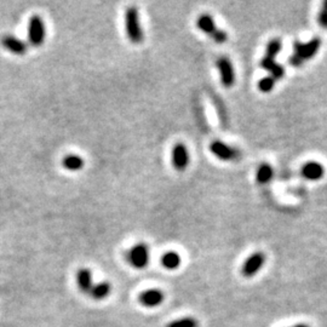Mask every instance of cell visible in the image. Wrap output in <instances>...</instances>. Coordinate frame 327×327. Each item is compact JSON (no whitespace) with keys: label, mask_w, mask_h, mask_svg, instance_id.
Listing matches in <instances>:
<instances>
[{"label":"cell","mask_w":327,"mask_h":327,"mask_svg":"<svg viewBox=\"0 0 327 327\" xmlns=\"http://www.w3.org/2000/svg\"><path fill=\"white\" fill-rule=\"evenodd\" d=\"M216 66L218 72H220L221 81H222L223 86L227 87V89L232 87L235 84V73L230 60L227 56H221L217 60Z\"/></svg>","instance_id":"6"},{"label":"cell","mask_w":327,"mask_h":327,"mask_svg":"<svg viewBox=\"0 0 327 327\" xmlns=\"http://www.w3.org/2000/svg\"><path fill=\"white\" fill-rule=\"evenodd\" d=\"M172 166L176 171L182 172L188 168L190 161L189 150H188L187 145L183 143H176L172 149Z\"/></svg>","instance_id":"7"},{"label":"cell","mask_w":327,"mask_h":327,"mask_svg":"<svg viewBox=\"0 0 327 327\" xmlns=\"http://www.w3.org/2000/svg\"><path fill=\"white\" fill-rule=\"evenodd\" d=\"M212 40L217 42V44H224V42H227V40H228V33L226 30L218 28L217 32L214 33V35L212 36Z\"/></svg>","instance_id":"22"},{"label":"cell","mask_w":327,"mask_h":327,"mask_svg":"<svg viewBox=\"0 0 327 327\" xmlns=\"http://www.w3.org/2000/svg\"><path fill=\"white\" fill-rule=\"evenodd\" d=\"M111 290L112 287L108 283H101L98 285H93L92 290L90 291L89 295H91L93 299L101 301V299H104L111 293Z\"/></svg>","instance_id":"18"},{"label":"cell","mask_w":327,"mask_h":327,"mask_svg":"<svg viewBox=\"0 0 327 327\" xmlns=\"http://www.w3.org/2000/svg\"><path fill=\"white\" fill-rule=\"evenodd\" d=\"M317 22H319V24L322 27V28L327 29V0L323 3L322 9H321L319 14V17H317Z\"/></svg>","instance_id":"23"},{"label":"cell","mask_w":327,"mask_h":327,"mask_svg":"<svg viewBox=\"0 0 327 327\" xmlns=\"http://www.w3.org/2000/svg\"><path fill=\"white\" fill-rule=\"evenodd\" d=\"M0 42H2V45L6 50L10 51V52L14 54H17V56H22V54L26 53L27 50H28V46H27L26 42L14 35H4Z\"/></svg>","instance_id":"9"},{"label":"cell","mask_w":327,"mask_h":327,"mask_svg":"<svg viewBox=\"0 0 327 327\" xmlns=\"http://www.w3.org/2000/svg\"><path fill=\"white\" fill-rule=\"evenodd\" d=\"M260 67L266 72L270 73V77L274 78L275 80H279V79L284 78L285 75V68L281 65L275 62V59H271V57L264 56L260 61Z\"/></svg>","instance_id":"12"},{"label":"cell","mask_w":327,"mask_h":327,"mask_svg":"<svg viewBox=\"0 0 327 327\" xmlns=\"http://www.w3.org/2000/svg\"><path fill=\"white\" fill-rule=\"evenodd\" d=\"M272 177H274V170L271 166L266 162L260 164L258 170H257L256 181L259 184H266L272 180Z\"/></svg>","instance_id":"16"},{"label":"cell","mask_w":327,"mask_h":327,"mask_svg":"<svg viewBox=\"0 0 327 327\" xmlns=\"http://www.w3.org/2000/svg\"><path fill=\"white\" fill-rule=\"evenodd\" d=\"M84 165L85 161L83 157L75 155V154H69V155L63 157L62 160V166L68 171H80V170H83Z\"/></svg>","instance_id":"15"},{"label":"cell","mask_w":327,"mask_h":327,"mask_svg":"<svg viewBox=\"0 0 327 327\" xmlns=\"http://www.w3.org/2000/svg\"><path fill=\"white\" fill-rule=\"evenodd\" d=\"M127 262L133 268L143 269L149 263V248L145 244H138L127 252Z\"/></svg>","instance_id":"4"},{"label":"cell","mask_w":327,"mask_h":327,"mask_svg":"<svg viewBox=\"0 0 327 327\" xmlns=\"http://www.w3.org/2000/svg\"><path fill=\"white\" fill-rule=\"evenodd\" d=\"M281 50V40L279 38L271 39L270 41L268 42L266 45V51H265V56L271 57V59H275L277 54L280 52Z\"/></svg>","instance_id":"19"},{"label":"cell","mask_w":327,"mask_h":327,"mask_svg":"<svg viewBox=\"0 0 327 327\" xmlns=\"http://www.w3.org/2000/svg\"><path fill=\"white\" fill-rule=\"evenodd\" d=\"M301 174L305 180L319 181L325 175V169H323V166L320 162L309 161L305 165H303Z\"/></svg>","instance_id":"10"},{"label":"cell","mask_w":327,"mask_h":327,"mask_svg":"<svg viewBox=\"0 0 327 327\" xmlns=\"http://www.w3.org/2000/svg\"><path fill=\"white\" fill-rule=\"evenodd\" d=\"M164 301V293L160 290L156 289H151V290H147L144 292L141 293L139 296V302L142 304L145 305V307H156V305L161 304Z\"/></svg>","instance_id":"11"},{"label":"cell","mask_w":327,"mask_h":327,"mask_svg":"<svg viewBox=\"0 0 327 327\" xmlns=\"http://www.w3.org/2000/svg\"><path fill=\"white\" fill-rule=\"evenodd\" d=\"M321 46V39L314 38L311 39L309 42L303 44L299 40H296L293 42V54L298 57L299 60H302L303 62H305L307 60H310L311 57H314L316 54L317 51Z\"/></svg>","instance_id":"3"},{"label":"cell","mask_w":327,"mask_h":327,"mask_svg":"<svg viewBox=\"0 0 327 327\" xmlns=\"http://www.w3.org/2000/svg\"><path fill=\"white\" fill-rule=\"evenodd\" d=\"M181 256L175 251H170V252H166L162 256L161 258V264L165 269H169V270H175L178 266L181 265Z\"/></svg>","instance_id":"17"},{"label":"cell","mask_w":327,"mask_h":327,"mask_svg":"<svg viewBox=\"0 0 327 327\" xmlns=\"http://www.w3.org/2000/svg\"><path fill=\"white\" fill-rule=\"evenodd\" d=\"M46 38V27L44 20L38 15H33L29 18L28 23V40L29 44L34 47H39L44 44Z\"/></svg>","instance_id":"2"},{"label":"cell","mask_w":327,"mask_h":327,"mask_svg":"<svg viewBox=\"0 0 327 327\" xmlns=\"http://www.w3.org/2000/svg\"><path fill=\"white\" fill-rule=\"evenodd\" d=\"M293 327H309L308 325H304V323H299V325H296V326H293Z\"/></svg>","instance_id":"24"},{"label":"cell","mask_w":327,"mask_h":327,"mask_svg":"<svg viewBox=\"0 0 327 327\" xmlns=\"http://www.w3.org/2000/svg\"><path fill=\"white\" fill-rule=\"evenodd\" d=\"M210 150L214 156L223 161H235L240 157V151L222 141L212 142L210 144Z\"/></svg>","instance_id":"5"},{"label":"cell","mask_w":327,"mask_h":327,"mask_svg":"<svg viewBox=\"0 0 327 327\" xmlns=\"http://www.w3.org/2000/svg\"><path fill=\"white\" fill-rule=\"evenodd\" d=\"M196 26H198V28L201 30L202 33L210 35L211 38L218 30V27L216 26V24H214L213 17L208 14L200 15V16L198 17V20H196Z\"/></svg>","instance_id":"13"},{"label":"cell","mask_w":327,"mask_h":327,"mask_svg":"<svg viewBox=\"0 0 327 327\" xmlns=\"http://www.w3.org/2000/svg\"><path fill=\"white\" fill-rule=\"evenodd\" d=\"M275 83H277V80H275L274 78H271L270 75H269V77H265V78L260 79L259 83H258V89H259L260 92L268 93V92H270V91L274 90Z\"/></svg>","instance_id":"21"},{"label":"cell","mask_w":327,"mask_h":327,"mask_svg":"<svg viewBox=\"0 0 327 327\" xmlns=\"http://www.w3.org/2000/svg\"><path fill=\"white\" fill-rule=\"evenodd\" d=\"M265 263V254L263 252H254L251 254L248 258L245 260V263L242 264L241 274L245 278H252L260 270L263 265Z\"/></svg>","instance_id":"8"},{"label":"cell","mask_w":327,"mask_h":327,"mask_svg":"<svg viewBox=\"0 0 327 327\" xmlns=\"http://www.w3.org/2000/svg\"><path fill=\"white\" fill-rule=\"evenodd\" d=\"M199 323L198 321L193 317H183V319L175 320L172 322L168 323L166 327H198Z\"/></svg>","instance_id":"20"},{"label":"cell","mask_w":327,"mask_h":327,"mask_svg":"<svg viewBox=\"0 0 327 327\" xmlns=\"http://www.w3.org/2000/svg\"><path fill=\"white\" fill-rule=\"evenodd\" d=\"M77 284L81 292L90 293V291L92 290L93 287L92 274H91L90 269L87 268L79 269L77 272Z\"/></svg>","instance_id":"14"},{"label":"cell","mask_w":327,"mask_h":327,"mask_svg":"<svg viewBox=\"0 0 327 327\" xmlns=\"http://www.w3.org/2000/svg\"><path fill=\"white\" fill-rule=\"evenodd\" d=\"M125 30L132 44H141L143 41L144 35L139 21V12L135 6H130L125 11Z\"/></svg>","instance_id":"1"}]
</instances>
